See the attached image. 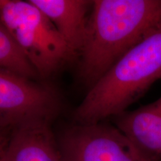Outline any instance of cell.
I'll return each instance as SVG.
<instances>
[{"label": "cell", "mask_w": 161, "mask_h": 161, "mask_svg": "<svg viewBox=\"0 0 161 161\" xmlns=\"http://www.w3.org/2000/svg\"><path fill=\"white\" fill-rule=\"evenodd\" d=\"M0 67L35 80L39 75L0 21Z\"/></svg>", "instance_id": "cell-9"}, {"label": "cell", "mask_w": 161, "mask_h": 161, "mask_svg": "<svg viewBox=\"0 0 161 161\" xmlns=\"http://www.w3.org/2000/svg\"><path fill=\"white\" fill-rule=\"evenodd\" d=\"M55 26L73 58H78L85 40L92 1L30 0Z\"/></svg>", "instance_id": "cell-6"}, {"label": "cell", "mask_w": 161, "mask_h": 161, "mask_svg": "<svg viewBox=\"0 0 161 161\" xmlns=\"http://www.w3.org/2000/svg\"><path fill=\"white\" fill-rule=\"evenodd\" d=\"M12 130L0 128V161L5 155Z\"/></svg>", "instance_id": "cell-10"}, {"label": "cell", "mask_w": 161, "mask_h": 161, "mask_svg": "<svg viewBox=\"0 0 161 161\" xmlns=\"http://www.w3.org/2000/svg\"><path fill=\"white\" fill-rule=\"evenodd\" d=\"M2 161H5V158H4V157H3V160H2Z\"/></svg>", "instance_id": "cell-11"}, {"label": "cell", "mask_w": 161, "mask_h": 161, "mask_svg": "<svg viewBox=\"0 0 161 161\" xmlns=\"http://www.w3.org/2000/svg\"><path fill=\"white\" fill-rule=\"evenodd\" d=\"M161 79V25L124 55L87 90L73 111L75 123L93 124L126 111Z\"/></svg>", "instance_id": "cell-2"}, {"label": "cell", "mask_w": 161, "mask_h": 161, "mask_svg": "<svg viewBox=\"0 0 161 161\" xmlns=\"http://www.w3.org/2000/svg\"><path fill=\"white\" fill-rule=\"evenodd\" d=\"M5 161H62L51 125L40 124L12 130Z\"/></svg>", "instance_id": "cell-8"}, {"label": "cell", "mask_w": 161, "mask_h": 161, "mask_svg": "<svg viewBox=\"0 0 161 161\" xmlns=\"http://www.w3.org/2000/svg\"><path fill=\"white\" fill-rule=\"evenodd\" d=\"M60 109V98L52 88L0 67V128L51 125Z\"/></svg>", "instance_id": "cell-4"}, {"label": "cell", "mask_w": 161, "mask_h": 161, "mask_svg": "<svg viewBox=\"0 0 161 161\" xmlns=\"http://www.w3.org/2000/svg\"><path fill=\"white\" fill-rule=\"evenodd\" d=\"M115 126L142 152L161 159V96L114 117Z\"/></svg>", "instance_id": "cell-7"}, {"label": "cell", "mask_w": 161, "mask_h": 161, "mask_svg": "<svg viewBox=\"0 0 161 161\" xmlns=\"http://www.w3.org/2000/svg\"><path fill=\"white\" fill-rule=\"evenodd\" d=\"M161 25V0H95L78 59L90 89L121 58Z\"/></svg>", "instance_id": "cell-1"}, {"label": "cell", "mask_w": 161, "mask_h": 161, "mask_svg": "<svg viewBox=\"0 0 161 161\" xmlns=\"http://www.w3.org/2000/svg\"><path fill=\"white\" fill-rule=\"evenodd\" d=\"M0 21L39 77L53 75L74 59L53 24L30 0H0Z\"/></svg>", "instance_id": "cell-3"}, {"label": "cell", "mask_w": 161, "mask_h": 161, "mask_svg": "<svg viewBox=\"0 0 161 161\" xmlns=\"http://www.w3.org/2000/svg\"><path fill=\"white\" fill-rule=\"evenodd\" d=\"M56 140L62 161H161L140 150L116 126L102 122L75 123Z\"/></svg>", "instance_id": "cell-5"}]
</instances>
